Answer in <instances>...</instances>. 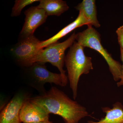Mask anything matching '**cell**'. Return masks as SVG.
<instances>
[{"label": "cell", "instance_id": "obj_1", "mask_svg": "<svg viewBox=\"0 0 123 123\" xmlns=\"http://www.w3.org/2000/svg\"><path fill=\"white\" fill-rule=\"evenodd\" d=\"M30 99L49 114L61 117L65 123H78L82 119L90 116L85 107L54 86L44 93Z\"/></svg>", "mask_w": 123, "mask_h": 123}, {"label": "cell", "instance_id": "obj_10", "mask_svg": "<svg viewBox=\"0 0 123 123\" xmlns=\"http://www.w3.org/2000/svg\"><path fill=\"white\" fill-rule=\"evenodd\" d=\"M84 25H87L89 26H90V24L85 17L83 12L79 11V14L76 20L64 27L53 37L46 40L42 41L40 43V47L43 48L57 42L60 39L65 36L74 30Z\"/></svg>", "mask_w": 123, "mask_h": 123}, {"label": "cell", "instance_id": "obj_3", "mask_svg": "<svg viewBox=\"0 0 123 123\" xmlns=\"http://www.w3.org/2000/svg\"><path fill=\"white\" fill-rule=\"evenodd\" d=\"M76 40L84 47L92 49L99 52L105 60L115 81L121 79L122 64L112 58L111 55L103 47L101 43L99 33L92 26L82 32L76 34Z\"/></svg>", "mask_w": 123, "mask_h": 123}, {"label": "cell", "instance_id": "obj_9", "mask_svg": "<svg viewBox=\"0 0 123 123\" xmlns=\"http://www.w3.org/2000/svg\"><path fill=\"white\" fill-rule=\"evenodd\" d=\"M49 115L43 108L31 102L29 98L24 102L20 111V120L23 123L48 121Z\"/></svg>", "mask_w": 123, "mask_h": 123}, {"label": "cell", "instance_id": "obj_5", "mask_svg": "<svg viewBox=\"0 0 123 123\" xmlns=\"http://www.w3.org/2000/svg\"><path fill=\"white\" fill-rule=\"evenodd\" d=\"M76 34L73 33L69 37L62 43L56 42L43 49L40 52L35 61V62L46 63H49L55 66L60 71V73L66 79V71L64 70L65 55L66 49L70 47L76 40Z\"/></svg>", "mask_w": 123, "mask_h": 123}, {"label": "cell", "instance_id": "obj_4", "mask_svg": "<svg viewBox=\"0 0 123 123\" xmlns=\"http://www.w3.org/2000/svg\"><path fill=\"white\" fill-rule=\"evenodd\" d=\"M44 63L35 62L24 68V79L26 84L40 93L46 92L44 86L47 83L54 84L64 87L68 84V79L60 73L52 72L48 70Z\"/></svg>", "mask_w": 123, "mask_h": 123}, {"label": "cell", "instance_id": "obj_11", "mask_svg": "<svg viewBox=\"0 0 123 123\" xmlns=\"http://www.w3.org/2000/svg\"><path fill=\"white\" fill-rule=\"evenodd\" d=\"M102 109L105 116L97 122L89 120L87 123H123V105L120 102L114 104L112 108L105 107Z\"/></svg>", "mask_w": 123, "mask_h": 123}, {"label": "cell", "instance_id": "obj_6", "mask_svg": "<svg viewBox=\"0 0 123 123\" xmlns=\"http://www.w3.org/2000/svg\"><path fill=\"white\" fill-rule=\"evenodd\" d=\"M41 42L34 35L19 38L10 49L11 55L18 65L24 68L35 63L36 57L43 49L40 47Z\"/></svg>", "mask_w": 123, "mask_h": 123}, {"label": "cell", "instance_id": "obj_15", "mask_svg": "<svg viewBox=\"0 0 123 123\" xmlns=\"http://www.w3.org/2000/svg\"><path fill=\"white\" fill-rule=\"evenodd\" d=\"M116 33L120 48L123 49V25L117 29L116 31Z\"/></svg>", "mask_w": 123, "mask_h": 123}, {"label": "cell", "instance_id": "obj_13", "mask_svg": "<svg viewBox=\"0 0 123 123\" xmlns=\"http://www.w3.org/2000/svg\"><path fill=\"white\" fill-rule=\"evenodd\" d=\"M75 8L82 11L90 24V26H94L97 28L100 27L101 25L97 18V12L95 0H83L79 3Z\"/></svg>", "mask_w": 123, "mask_h": 123}, {"label": "cell", "instance_id": "obj_17", "mask_svg": "<svg viewBox=\"0 0 123 123\" xmlns=\"http://www.w3.org/2000/svg\"><path fill=\"white\" fill-rule=\"evenodd\" d=\"M53 123L52 121L50 120L47 121H44V122H36V123Z\"/></svg>", "mask_w": 123, "mask_h": 123}, {"label": "cell", "instance_id": "obj_7", "mask_svg": "<svg viewBox=\"0 0 123 123\" xmlns=\"http://www.w3.org/2000/svg\"><path fill=\"white\" fill-rule=\"evenodd\" d=\"M25 22L19 35V38L34 35L38 27L46 22L48 16L44 10L37 6L29 8L24 12Z\"/></svg>", "mask_w": 123, "mask_h": 123}, {"label": "cell", "instance_id": "obj_14", "mask_svg": "<svg viewBox=\"0 0 123 123\" xmlns=\"http://www.w3.org/2000/svg\"><path fill=\"white\" fill-rule=\"evenodd\" d=\"M39 1V0H16L12 8L11 16L12 17L19 16L24 7L34 2Z\"/></svg>", "mask_w": 123, "mask_h": 123}, {"label": "cell", "instance_id": "obj_2", "mask_svg": "<svg viewBox=\"0 0 123 123\" xmlns=\"http://www.w3.org/2000/svg\"><path fill=\"white\" fill-rule=\"evenodd\" d=\"M85 47L75 42L70 47L65 56V64L68 71V77L73 98L76 99L80 77L83 74H87L93 69L92 58L86 55Z\"/></svg>", "mask_w": 123, "mask_h": 123}, {"label": "cell", "instance_id": "obj_8", "mask_svg": "<svg viewBox=\"0 0 123 123\" xmlns=\"http://www.w3.org/2000/svg\"><path fill=\"white\" fill-rule=\"evenodd\" d=\"M29 98L25 92L17 93L1 111L0 123H21L20 111L24 102Z\"/></svg>", "mask_w": 123, "mask_h": 123}, {"label": "cell", "instance_id": "obj_16", "mask_svg": "<svg viewBox=\"0 0 123 123\" xmlns=\"http://www.w3.org/2000/svg\"><path fill=\"white\" fill-rule=\"evenodd\" d=\"M120 58H121V61L123 62V64H122V70L121 79L117 83V85L118 87L123 86V49L120 48Z\"/></svg>", "mask_w": 123, "mask_h": 123}, {"label": "cell", "instance_id": "obj_12", "mask_svg": "<svg viewBox=\"0 0 123 123\" xmlns=\"http://www.w3.org/2000/svg\"><path fill=\"white\" fill-rule=\"evenodd\" d=\"M38 8L44 10L47 15L59 16L69 9L66 1L62 0H40Z\"/></svg>", "mask_w": 123, "mask_h": 123}]
</instances>
